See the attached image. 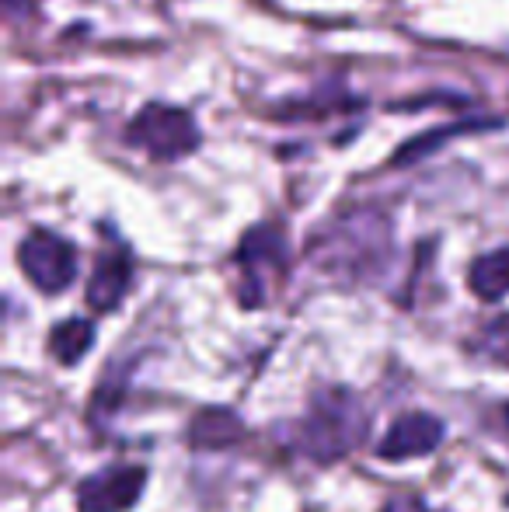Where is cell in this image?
I'll use <instances>...</instances> for the list:
<instances>
[{
  "label": "cell",
  "instance_id": "cell-1",
  "mask_svg": "<svg viewBox=\"0 0 509 512\" xmlns=\"http://www.w3.org/2000/svg\"><path fill=\"white\" fill-rule=\"evenodd\" d=\"M367 436V411L349 391L321 394L300 425V450L318 464L339 460Z\"/></svg>",
  "mask_w": 509,
  "mask_h": 512
},
{
  "label": "cell",
  "instance_id": "cell-2",
  "mask_svg": "<svg viewBox=\"0 0 509 512\" xmlns=\"http://www.w3.org/2000/svg\"><path fill=\"white\" fill-rule=\"evenodd\" d=\"M126 140L154 161H178V157L192 154L199 147V129L185 108L154 102L133 115Z\"/></svg>",
  "mask_w": 509,
  "mask_h": 512
},
{
  "label": "cell",
  "instance_id": "cell-3",
  "mask_svg": "<svg viewBox=\"0 0 509 512\" xmlns=\"http://www.w3.org/2000/svg\"><path fill=\"white\" fill-rule=\"evenodd\" d=\"M21 272L32 279L35 290L63 293L77 279V251L67 237L53 230H32L18 248Z\"/></svg>",
  "mask_w": 509,
  "mask_h": 512
},
{
  "label": "cell",
  "instance_id": "cell-4",
  "mask_svg": "<svg viewBox=\"0 0 509 512\" xmlns=\"http://www.w3.org/2000/svg\"><path fill=\"white\" fill-rule=\"evenodd\" d=\"M147 471L136 464H116L91 474L77 488V509L81 512H129L143 495Z\"/></svg>",
  "mask_w": 509,
  "mask_h": 512
},
{
  "label": "cell",
  "instance_id": "cell-5",
  "mask_svg": "<svg viewBox=\"0 0 509 512\" xmlns=\"http://www.w3.org/2000/svg\"><path fill=\"white\" fill-rule=\"evenodd\" d=\"M286 244L276 227H255L245 234L238 248V265L245 272V304L262 307L265 304V272H283Z\"/></svg>",
  "mask_w": 509,
  "mask_h": 512
},
{
  "label": "cell",
  "instance_id": "cell-6",
  "mask_svg": "<svg viewBox=\"0 0 509 512\" xmlns=\"http://www.w3.org/2000/svg\"><path fill=\"white\" fill-rule=\"evenodd\" d=\"M447 429L436 415L426 411H408V415L394 418V425L387 429V436L377 446V457L381 460H412V457H426L436 446L443 443Z\"/></svg>",
  "mask_w": 509,
  "mask_h": 512
},
{
  "label": "cell",
  "instance_id": "cell-7",
  "mask_svg": "<svg viewBox=\"0 0 509 512\" xmlns=\"http://www.w3.org/2000/svg\"><path fill=\"white\" fill-rule=\"evenodd\" d=\"M129 279H133V262H129L126 248H105L95 262L88 283V304L91 310H116L123 304Z\"/></svg>",
  "mask_w": 509,
  "mask_h": 512
},
{
  "label": "cell",
  "instance_id": "cell-8",
  "mask_svg": "<svg viewBox=\"0 0 509 512\" xmlns=\"http://www.w3.org/2000/svg\"><path fill=\"white\" fill-rule=\"evenodd\" d=\"M468 286L478 300H503L509 293V248H499V251H489L482 255L468 272Z\"/></svg>",
  "mask_w": 509,
  "mask_h": 512
},
{
  "label": "cell",
  "instance_id": "cell-9",
  "mask_svg": "<svg viewBox=\"0 0 509 512\" xmlns=\"http://www.w3.org/2000/svg\"><path fill=\"white\" fill-rule=\"evenodd\" d=\"M91 345H95V324L84 317H70L49 331V352L60 359V366H77L91 352Z\"/></svg>",
  "mask_w": 509,
  "mask_h": 512
},
{
  "label": "cell",
  "instance_id": "cell-10",
  "mask_svg": "<svg viewBox=\"0 0 509 512\" xmlns=\"http://www.w3.org/2000/svg\"><path fill=\"white\" fill-rule=\"evenodd\" d=\"M241 436V422L231 411H206L192 422V443L196 446H224Z\"/></svg>",
  "mask_w": 509,
  "mask_h": 512
},
{
  "label": "cell",
  "instance_id": "cell-11",
  "mask_svg": "<svg viewBox=\"0 0 509 512\" xmlns=\"http://www.w3.org/2000/svg\"><path fill=\"white\" fill-rule=\"evenodd\" d=\"M471 349L482 359H489V363L509 366V314L485 324V328L478 331V338H471Z\"/></svg>",
  "mask_w": 509,
  "mask_h": 512
},
{
  "label": "cell",
  "instance_id": "cell-12",
  "mask_svg": "<svg viewBox=\"0 0 509 512\" xmlns=\"http://www.w3.org/2000/svg\"><path fill=\"white\" fill-rule=\"evenodd\" d=\"M387 512H436V509H429L426 502L405 499V502H391V506H387Z\"/></svg>",
  "mask_w": 509,
  "mask_h": 512
},
{
  "label": "cell",
  "instance_id": "cell-13",
  "mask_svg": "<svg viewBox=\"0 0 509 512\" xmlns=\"http://www.w3.org/2000/svg\"><path fill=\"white\" fill-rule=\"evenodd\" d=\"M503 415H506V429H509V405L503 408Z\"/></svg>",
  "mask_w": 509,
  "mask_h": 512
}]
</instances>
